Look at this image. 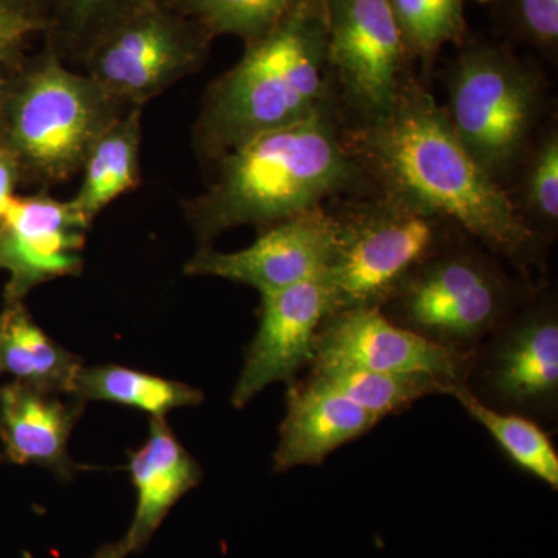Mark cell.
<instances>
[{"mask_svg":"<svg viewBox=\"0 0 558 558\" xmlns=\"http://www.w3.org/2000/svg\"><path fill=\"white\" fill-rule=\"evenodd\" d=\"M343 140L373 191L446 220L527 281L545 284L553 245L524 226L416 73L403 80L387 112L343 123Z\"/></svg>","mask_w":558,"mask_h":558,"instance_id":"cell-1","label":"cell"},{"mask_svg":"<svg viewBox=\"0 0 558 558\" xmlns=\"http://www.w3.org/2000/svg\"><path fill=\"white\" fill-rule=\"evenodd\" d=\"M215 163L211 185L186 205L202 242L236 227L263 231L330 201L373 191L344 145L339 106L248 140Z\"/></svg>","mask_w":558,"mask_h":558,"instance_id":"cell-2","label":"cell"},{"mask_svg":"<svg viewBox=\"0 0 558 558\" xmlns=\"http://www.w3.org/2000/svg\"><path fill=\"white\" fill-rule=\"evenodd\" d=\"M330 106L339 102L330 81L323 0H300L209 86L196 146L216 161L248 140L310 120Z\"/></svg>","mask_w":558,"mask_h":558,"instance_id":"cell-3","label":"cell"},{"mask_svg":"<svg viewBox=\"0 0 558 558\" xmlns=\"http://www.w3.org/2000/svg\"><path fill=\"white\" fill-rule=\"evenodd\" d=\"M444 84V110L459 142L488 178L508 189L556 113L542 68L502 44L464 40L447 65Z\"/></svg>","mask_w":558,"mask_h":558,"instance_id":"cell-4","label":"cell"},{"mask_svg":"<svg viewBox=\"0 0 558 558\" xmlns=\"http://www.w3.org/2000/svg\"><path fill=\"white\" fill-rule=\"evenodd\" d=\"M539 286L458 231L411 271L380 311L435 347L472 355Z\"/></svg>","mask_w":558,"mask_h":558,"instance_id":"cell-5","label":"cell"},{"mask_svg":"<svg viewBox=\"0 0 558 558\" xmlns=\"http://www.w3.org/2000/svg\"><path fill=\"white\" fill-rule=\"evenodd\" d=\"M120 105L89 73L65 68L50 44L3 97L2 143L21 171L62 182L83 170L92 146L121 116Z\"/></svg>","mask_w":558,"mask_h":558,"instance_id":"cell-6","label":"cell"},{"mask_svg":"<svg viewBox=\"0 0 558 558\" xmlns=\"http://www.w3.org/2000/svg\"><path fill=\"white\" fill-rule=\"evenodd\" d=\"M326 207L337 229L336 256L326 274L337 311L381 310L418 264L461 231L376 191Z\"/></svg>","mask_w":558,"mask_h":558,"instance_id":"cell-7","label":"cell"},{"mask_svg":"<svg viewBox=\"0 0 558 558\" xmlns=\"http://www.w3.org/2000/svg\"><path fill=\"white\" fill-rule=\"evenodd\" d=\"M465 388L488 409L558 425V293L539 286L473 352Z\"/></svg>","mask_w":558,"mask_h":558,"instance_id":"cell-8","label":"cell"},{"mask_svg":"<svg viewBox=\"0 0 558 558\" xmlns=\"http://www.w3.org/2000/svg\"><path fill=\"white\" fill-rule=\"evenodd\" d=\"M211 36L171 0L150 3L113 22L81 53L89 75L121 102L142 106L196 72Z\"/></svg>","mask_w":558,"mask_h":558,"instance_id":"cell-9","label":"cell"},{"mask_svg":"<svg viewBox=\"0 0 558 558\" xmlns=\"http://www.w3.org/2000/svg\"><path fill=\"white\" fill-rule=\"evenodd\" d=\"M328 65L343 123L387 112L413 72L388 0H323Z\"/></svg>","mask_w":558,"mask_h":558,"instance_id":"cell-10","label":"cell"},{"mask_svg":"<svg viewBox=\"0 0 558 558\" xmlns=\"http://www.w3.org/2000/svg\"><path fill=\"white\" fill-rule=\"evenodd\" d=\"M336 247V220L323 205L260 231L240 252L205 245L189 260L185 274L229 279L264 295L328 274Z\"/></svg>","mask_w":558,"mask_h":558,"instance_id":"cell-11","label":"cell"},{"mask_svg":"<svg viewBox=\"0 0 558 558\" xmlns=\"http://www.w3.org/2000/svg\"><path fill=\"white\" fill-rule=\"evenodd\" d=\"M333 311L336 295L326 275L260 295L258 330L231 392L234 409H245L270 385L299 380L314 360L319 325Z\"/></svg>","mask_w":558,"mask_h":558,"instance_id":"cell-12","label":"cell"},{"mask_svg":"<svg viewBox=\"0 0 558 558\" xmlns=\"http://www.w3.org/2000/svg\"><path fill=\"white\" fill-rule=\"evenodd\" d=\"M472 355L435 347L389 322L380 310L333 311L323 319L311 368H351L389 374H429L461 387Z\"/></svg>","mask_w":558,"mask_h":558,"instance_id":"cell-13","label":"cell"},{"mask_svg":"<svg viewBox=\"0 0 558 558\" xmlns=\"http://www.w3.org/2000/svg\"><path fill=\"white\" fill-rule=\"evenodd\" d=\"M89 229L70 201L11 197L0 218V269L10 277L5 303L24 301L44 282L80 274Z\"/></svg>","mask_w":558,"mask_h":558,"instance_id":"cell-14","label":"cell"},{"mask_svg":"<svg viewBox=\"0 0 558 558\" xmlns=\"http://www.w3.org/2000/svg\"><path fill=\"white\" fill-rule=\"evenodd\" d=\"M381 421L310 376L295 380L288 385L274 470L282 473L323 464L333 451L368 435Z\"/></svg>","mask_w":558,"mask_h":558,"instance_id":"cell-15","label":"cell"},{"mask_svg":"<svg viewBox=\"0 0 558 558\" xmlns=\"http://www.w3.org/2000/svg\"><path fill=\"white\" fill-rule=\"evenodd\" d=\"M83 400L53 395L20 381L0 387V440L3 461L49 469L69 481L80 470L69 439L83 414Z\"/></svg>","mask_w":558,"mask_h":558,"instance_id":"cell-16","label":"cell"},{"mask_svg":"<svg viewBox=\"0 0 558 558\" xmlns=\"http://www.w3.org/2000/svg\"><path fill=\"white\" fill-rule=\"evenodd\" d=\"M130 475L137 502L121 542L128 554H134L145 549L180 498L199 486L204 472L175 438L167 418H150L148 439L130 451Z\"/></svg>","mask_w":558,"mask_h":558,"instance_id":"cell-17","label":"cell"},{"mask_svg":"<svg viewBox=\"0 0 558 558\" xmlns=\"http://www.w3.org/2000/svg\"><path fill=\"white\" fill-rule=\"evenodd\" d=\"M83 363L51 339L25 310L7 303L0 314V369L14 381L53 395L73 396Z\"/></svg>","mask_w":558,"mask_h":558,"instance_id":"cell-18","label":"cell"},{"mask_svg":"<svg viewBox=\"0 0 558 558\" xmlns=\"http://www.w3.org/2000/svg\"><path fill=\"white\" fill-rule=\"evenodd\" d=\"M140 143L142 106H131L92 146L81 189L70 201L89 226L113 201L138 185Z\"/></svg>","mask_w":558,"mask_h":558,"instance_id":"cell-19","label":"cell"},{"mask_svg":"<svg viewBox=\"0 0 558 558\" xmlns=\"http://www.w3.org/2000/svg\"><path fill=\"white\" fill-rule=\"evenodd\" d=\"M73 398L83 402L117 403L148 413L150 418H167L171 411L199 405L204 402V392L143 371L98 365L81 368Z\"/></svg>","mask_w":558,"mask_h":558,"instance_id":"cell-20","label":"cell"},{"mask_svg":"<svg viewBox=\"0 0 558 558\" xmlns=\"http://www.w3.org/2000/svg\"><path fill=\"white\" fill-rule=\"evenodd\" d=\"M532 233L553 245L558 234V121L550 116L506 189Z\"/></svg>","mask_w":558,"mask_h":558,"instance_id":"cell-21","label":"cell"},{"mask_svg":"<svg viewBox=\"0 0 558 558\" xmlns=\"http://www.w3.org/2000/svg\"><path fill=\"white\" fill-rule=\"evenodd\" d=\"M307 376L381 418L410 410L418 400L450 396L458 388L429 374L371 373L337 366L311 368Z\"/></svg>","mask_w":558,"mask_h":558,"instance_id":"cell-22","label":"cell"},{"mask_svg":"<svg viewBox=\"0 0 558 558\" xmlns=\"http://www.w3.org/2000/svg\"><path fill=\"white\" fill-rule=\"evenodd\" d=\"M450 398L486 429L517 468L557 490L558 454L545 428L526 417L488 409L464 385L454 388Z\"/></svg>","mask_w":558,"mask_h":558,"instance_id":"cell-23","label":"cell"},{"mask_svg":"<svg viewBox=\"0 0 558 558\" xmlns=\"http://www.w3.org/2000/svg\"><path fill=\"white\" fill-rule=\"evenodd\" d=\"M403 47L413 64L429 72L449 44L461 46L468 33L462 0H388Z\"/></svg>","mask_w":558,"mask_h":558,"instance_id":"cell-24","label":"cell"},{"mask_svg":"<svg viewBox=\"0 0 558 558\" xmlns=\"http://www.w3.org/2000/svg\"><path fill=\"white\" fill-rule=\"evenodd\" d=\"M211 38L234 36L247 44L274 31L300 0H171Z\"/></svg>","mask_w":558,"mask_h":558,"instance_id":"cell-25","label":"cell"},{"mask_svg":"<svg viewBox=\"0 0 558 558\" xmlns=\"http://www.w3.org/2000/svg\"><path fill=\"white\" fill-rule=\"evenodd\" d=\"M157 2L167 0H51L49 32L65 46L83 51L113 22Z\"/></svg>","mask_w":558,"mask_h":558,"instance_id":"cell-26","label":"cell"},{"mask_svg":"<svg viewBox=\"0 0 558 558\" xmlns=\"http://www.w3.org/2000/svg\"><path fill=\"white\" fill-rule=\"evenodd\" d=\"M502 24L517 43L526 44L556 61L558 51V0H499Z\"/></svg>","mask_w":558,"mask_h":558,"instance_id":"cell-27","label":"cell"},{"mask_svg":"<svg viewBox=\"0 0 558 558\" xmlns=\"http://www.w3.org/2000/svg\"><path fill=\"white\" fill-rule=\"evenodd\" d=\"M49 32V22L24 11L0 7V65L20 57L36 33Z\"/></svg>","mask_w":558,"mask_h":558,"instance_id":"cell-28","label":"cell"},{"mask_svg":"<svg viewBox=\"0 0 558 558\" xmlns=\"http://www.w3.org/2000/svg\"><path fill=\"white\" fill-rule=\"evenodd\" d=\"M21 172L20 163L14 159L11 150L0 142V218L5 211L7 204L14 196Z\"/></svg>","mask_w":558,"mask_h":558,"instance_id":"cell-29","label":"cell"},{"mask_svg":"<svg viewBox=\"0 0 558 558\" xmlns=\"http://www.w3.org/2000/svg\"><path fill=\"white\" fill-rule=\"evenodd\" d=\"M46 5H50L51 9V0H0V7L24 11V13L33 14V16L49 22V17L44 13V7Z\"/></svg>","mask_w":558,"mask_h":558,"instance_id":"cell-30","label":"cell"},{"mask_svg":"<svg viewBox=\"0 0 558 558\" xmlns=\"http://www.w3.org/2000/svg\"><path fill=\"white\" fill-rule=\"evenodd\" d=\"M130 556L126 548H124L123 542L110 543V545L101 546L92 558H126Z\"/></svg>","mask_w":558,"mask_h":558,"instance_id":"cell-31","label":"cell"},{"mask_svg":"<svg viewBox=\"0 0 558 558\" xmlns=\"http://www.w3.org/2000/svg\"><path fill=\"white\" fill-rule=\"evenodd\" d=\"M3 90L2 87H0V142H2V126H3Z\"/></svg>","mask_w":558,"mask_h":558,"instance_id":"cell-32","label":"cell"},{"mask_svg":"<svg viewBox=\"0 0 558 558\" xmlns=\"http://www.w3.org/2000/svg\"><path fill=\"white\" fill-rule=\"evenodd\" d=\"M475 2H478V3H490V2H495V0H475Z\"/></svg>","mask_w":558,"mask_h":558,"instance_id":"cell-33","label":"cell"},{"mask_svg":"<svg viewBox=\"0 0 558 558\" xmlns=\"http://www.w3.org/2000/svg\"><path fill=\"white\" fill-rule=\"evenodd\" d=\"M0 374H2V369H0Z\"/></svg>","mask_w":558,"mask_h":558,"instance_id":"cell-34","label":"cell"}]
</instances>
